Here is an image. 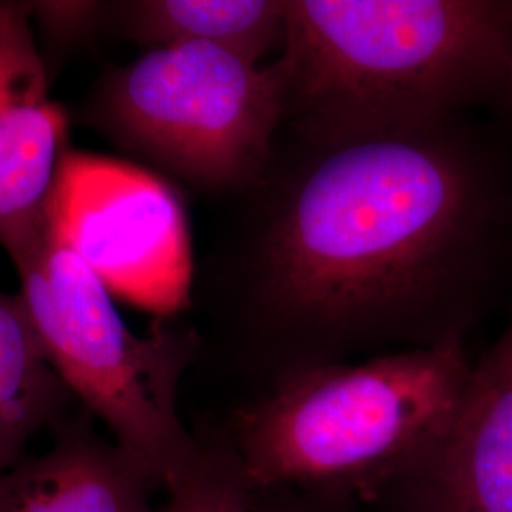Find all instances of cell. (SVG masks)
I'll return each mask as SVG.
<instances>
[{"mask_svg": "<svg viewBox=\"0 0 512 512\" xmlns=\"http://www.w3.org/2000/svg\"><path fill=\"white\" fill-rule=\"evenodd\" d=\"M112 23L152 48L211 44L258 65L283 46L287 0H137L109 4Z\"/></svg>", "mask_w": 512, "mask_h": 512, "instance_id": "10", "label": "cell"}, {"mask_svg": "<svg viewBox=\"0 0 512 512\" xmlns=\"http://www.w3.org/2000/svg\"><path fill=\"white\" fill-rule=\"evenodd\" d=\"M27 6L55 48L92 37L109 14V4L103 2H31Z\"/></svg>", "mask_w": 512, "mask_h": 512, "instance_id": "13", "label": "cell"}, {"mask_svg": "<svg viewBox=\"0 0 512 512\" xmlns=\"http://www.w3.org/2000/svg\"><path fill=\"white\" fill-rule=\"evenodd\" d=\"M29 14L27 4L0 2V247L12 262L46 238L71 154L67 114L50 95Z\"/></svg>", "mask_w": 512, "mask_h": 512, "instance_id": "7", "label": "cell"}, {"mask_svg": "<svg viewBox=\"0 0 512 512\" xmlns=\"http://www.w3.org/2000/svg\"><path fill=\"white\" fill-rule=\"evenodd\" d=\"M158 484L93 418L61 423L54 444L0 475V512H165L150 492Z\"/></svg>", "mask_w": 512, "mask_h": 512, "instance_id": "9", "label": "cell"}, {"mask_svg": "<svg viewBox=\"0 0 512 512\" xmlns=\"http://www.w3.org/2000/svg\"><path fill=\"white\" fill-rule=\"evenodd\" d=\"M86 122L118 147L202 190L253 183L283 120L274 67L211 44L152 48L95 86Z\"/></svg>", "mask_w": 512, "mask_h": 512, "instance_id": "5", "label": "cell"}, {"mask_svg": "<svg viewBox=\"0 0 512 512\" xmlns=\"http://www.w3.org/2000/svg\"><path fill=\"white\" fill-rule=\"evenodd\" d=\"M165 512H255L256 494L239 471L230 442H202V456L167 490Z\"/></svg>", "mask_w": 512, "mask_h": 512, "instance_id": "12", "label": "cell"}, {"mask_svg": "<svg viewBox=\"0 0 512 512\" xmlns=\"http://www.w3.org/2000/svg\"><path fill=\"white\" fill-rule=\"evenodd\" d=\"M255 512H289V511H264V509H260V507H258V505H256Z\"/></svg>", "mask_w": 512, "mask_h": 512, "instance_id": "14", "label": "cell"}, {"mask_svg": "<svg viewBox=\"0 0 512 512\" xmlns=\"http://www.w3.org/2000/svg\"><path fill=\"white\" fill-rule=\"evenodd\" d=\"M423 467L433 512H512V329L473 368L456 420Z\"/></svg>", "mask_w": 512, "mask_h": 512, "instance_id": "8", "label": "cell"}, {"mask_svg": "<svg viewBox=\"0 0 512 512\" xmlns=\"http://www.w3.org/2000/svg\"><path fill=\"white\" fill-rule=\"evenodd\" d=\"M274 71L283 120L311 148L418 133L512 61V2L287 0Z\"/></svg>", "mask_w": 512, "mask_h": 512, "instance_id": "2", "label": "cell"}, {"mask_svg": "<svg viewBox=\"0 0 512 512\" xmlns=\"http://www.w3.org/2000/svg\"><path fill=\"white\" fill-rule=\"evenodd\" d=\"M14 264L23 306L63 384L158 486H175L202 456L177 408L198 334L171 317L135 334L109 287L50 232Z\"/></svg>", "mask_w": 512, "mask_h": 512, "instance_id": "4", "label": "cell"}, {"mask_svg": "<svg viewBox=\"0 0 512 512\" xmlns=\"http://www.w3.org/2000/svg\"><path fill=\"white\" fill-rule=\"evenodd\" d=\"M313 150L256 247L260 310L321 334L433 317L469 272L488 213L482 177L448 122Z\"/></svg>", "mask_w": 512, "mask_h": 512, "instance_id": "1", "label": "cell"}, {"mask_svg": "<svg viewBox=\"0 0 512 512\" xmlns=\"http://www.w3.org/2000/svg\"><path fill=\"white\" fill-rule=\"evenodd\" d=\"M458 334L361 365L296 372L239 414L230 440L253 494L283 486L365 490L423 465L473 376Z\"/></svg>", "mask_w": 512, "mask_h": 512, "instance_id": "3", "label": "cell"}, {"mask_svg": "<svg viewBox=\"0 0 512 512\" xmlns=\"http://www.w3.org/2000/svg\"><path fill=\"white\" fill-rule=\"evenodd\" d=\"M73 399L46 359L21 296L0 289V475L27 456L44 427L59 425Z\"/></svg>", "mask_w": 512, "mask_h": 512, "instance_id": "11", "label": "cell"}, {"mask_svg": "<svg viewBox=\"0 0 512 512\" xmlns=\"http://www.w3.org/2000/svg\"><path fill=\"white\" fill-rule=\"evenodd\" d=\"M48 232L80 256L114 296L156 317L186 308L192 253L184 207L164 179L105 156H67Z\"/></svg>", "mask_w": 512, "mask_h": 512, "instance_id": "6", "label": "cell"}]
</instances>
